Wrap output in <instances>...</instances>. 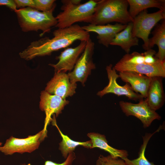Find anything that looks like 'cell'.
Segmentation results:
<instances>
[{"label":"cell","mask_w":165,"mask_h":165,"mask_svg":"<svg viewBox=\"0 0 165 165\" xmlns=\"http://www.w3.org/2000/svg\"><path fill=\"white\" fill-rule=\"evenodd\" d=\"M94 49V43L90 38L86 41L85 48L72 71L68 73L71 82L76 83L79 82L82 86H85L92 70L96 68L92 59Z\"/></svg>","instance_id":"8992f818"},{"label":"cell","mask_w":165,"mask_h":165,"mask_svg":"<svg viewBox=\"0 0 165 165\" xmlns=\"http://www.w3.org/2000/svg\"><path fill=\"white\" fill-rule=\"evenodd\" d=\"M119 75L123 81L130 84L135 92L139 93L144 98H146L152 77L131 71L119 72Z\"/></svg>","instance_id":"9a60e30c"},{"label":"cell","mask_w":165,"mask_h":165,"mask_svg":"<svg viewBox=\"0 0 165 165\" xmlns=\"http://www.w3.org/2000/svg\"><path fill=\"white\" fill-rule=\"evenodd\" d=\"M119 103L121 110L126 116H134L139 119L145 128L150 126L154 120L161 119L157 113L150 108L145 99L140 100L137 104L123 101H120Z\"/></svg>","instance_id":"ba28073f"},{"label":"cell","mask_w":165,"mask_h":165,"mask_svg":"<svg viewBox=\"0 0 165 165\" xmlns=\"http://www.w3.org/2000/svg\"><path fill=\"white\" fill-rule=\"evenodd\" d=\"M55 7L46 12H40L29 7L15 11L22 31L27 32L40 30L42 31L41 36L46 33H49L51 28L55 27L57 24V20L53 14Z\"/></svg>","instance_id":"3957f363"},{"label":"cell","mask_w":165,"mask_h":165,"mask_svg":"<svg viewBox=\"0 0 165 165\" xmlns=\"http://www.w3.org/2000/svg\"><path fill=\"white\" fill-rule=\"evenodd\" d=\"M143 53L144 56L145 62L146 64H153L159 60L155 57V55L156 52L152 49L146 51Z\"/></svg>","instance_id":"4316f807"},{"label":"cell","mask_w":165,"mask_h":165,"mask_svg":"<svg viewBox=\"0 0 165 165\" xmlns=\"http://www.w3.org/2000/svg\"><path fill=\"white\" fill-rule=\"evenodd\" d=\"M127 24L118 23L114 24H108L105 25L89 24L82 26V28L89 33L94 32L97 33V38L99 43L108 47L116 35L124 29Z\"/></svg>","instance_id":"5bb4252c"},{"label":"cell","mask_w":165,"mask_h":165,"mask_svg":"<svg viewBox=\"0 0 165 165\" xmlns=\"http://www.w3.org/2000/svg\"><path fill=\"white\" fill-rule=\"evenodd\" d=\"M152 33L153 36L149 38V49H152L155 45L158 47V50L155 55L160 60H165V20H162L160 24H157Z\"/></svg>","instance_id":"ac0fdd59"},{"label":"cell","mask_w":165,"mask_h":165,"mask_svg":"<svg viewBox=\"0 0 165 165\" xmlns=\"http://www.w3.org/2000/svg\"><path fill=\"white\" fill-rule=\"evenodd\" d=\"M51 121L52 125L57 128L62 138V140L59 143V149L64 158L66 159L68 155L73 152L78 146L82 145L85 148L91 149L92 143L90 140L86 142L75 141L71 139L67 135L64 134L57 124L55 115H54Z\"/></svg>","instance_id":"44dd1931"},{"label":"cell","mask_w":165,"mask_h":165,"mask_svg":"<svg viewBox=\"0 0 165 165\" xmlns=\"http://www.w3.org/2000/svg\"><path fill=\"white\" fill-rule=\"evenodd\" d=\"M2 145V143L1 142H0V147Z\"/></svg>","instance_id":"4dcf8cb0"},{"label":"cell","mask_w":165,"mask_h":165,"mask_svg":"<svg viewBox=\"0 0 165 165\" xmlns=\"http://www.w3.org/2000/svg\"><path fill=\"white\" fill-rule=\"evenodd\" d=\"M86 41H81L80 44L74 47H67L56 57L59 61L56 64H49L53 67L55 73L71 72L74 68L80 55L83 51L86 44Z\"/></svg>","instance_id":"4fadbf2b"},{"label":"cell","mask_w":165,"mask_h":165,"mask_svg":"<svg viewBox=\"0 0 165 165\" xmlns=\"http://www.w3.org/2000/svg\"><path fill=\"white\" fill-rule=\"evenodd\" d=\"M132 22L128 23L126 27L117 33L110 44V45L120 46L127 53H129L131 48L138 45L139 39L133 36Z\"/></svg>","instance_id":"e0dca14e"},{"label":"cell","mask_w":165,"mask_h":165,"mask_svg":"<svg viewBox=\"0 0 165 165\" xmlns=\"http://www.w3.org/2000/svg\"><path fill=\"white\" fill-rule=\"evenodd\" d=\"M129 6L128 10L133 19L142 11L155 7L165 12V0H127Z\"/></svg>","instance_id":"ffe728a7"},{"label":"cell","mask_w":165,"mask_h":165,"mask_svg":"<svg viewBox=\"0 0 165 165\" xmlns=\"http://www.w3.org/2000/svg\"><path fill=\"white\" fill-rule=\"evenodd\" d=\"M45 138L42 130L34 135H29L24 138L11 136L6 140L3 146L0 147V151L6 155H11L16 152L31 153L38 148L41 141Z\"/></svg>","instance_id":"52a82bcc"},{"label":"cell","mask_w":165,"mask_h":165,"mask_svg":"<svg viewBox=\"0 0 165 165\" xmlns=\"http://www.w3.org/2000/svg\"><path fill=\"white\" fill-rule=\"evenodd\" d=\"M127 0H98L94 13L86 23L94 25H105L112 22L123 24L133 22Z\"/></svg>","instance_id":"7a4b0ae2"},{"label":"cell","mask_w":165,"mask_h":165,"mask_svg":"<svg viewBox=\"0 0 165 165\" xmlns=\"http://www.w3.org/2000/svg\"><path fill=\"white\" fill-rule=\"evenodd\" d=\"M92 143L91 148L97 147L108 152L110 155L116 158L123 159L128 155L127 151L115 148L109 145L104 135L94 132L87 134Z\"/></svg>","instance_id":"d6986e66"},{"label":"cell","mask_w":165,"mask_h":165,"mask_svg":"<svg viewBox=\"0 0 165 165\" xmlns=\"http://www.w3.org/2000/svg\"><path fill=\"white\" fill-rule=\"evenodd\" d=\"M17 8L28 7L35 9L34 0H15Z\"/></svg>","instance_id":"83f0119b"},{"label":"cell","mask_w":165,"mask_h":165,"mask_svg":"<svg viewBox=\"0 0 165 165\" xmlns=\"http://www.w3.org/2000/svg\"><path fill=\"white\" fill-rule=\"evenodd\" d=\"M75 154L73 152L68 155L65 161L62 163H57L51 161L47 160L45 162L44 165H72L75 159ZM21 165H31V164L30 163L27 164L24 163Z\"/></svg>","instance_id":"484cf974"},{"label":"cell","mask_w":165,"mask_h":165,"mask_svg":"<svg viewBox=\"0 0 165 165\" xmlns=\"http://www.w3.org/2000/svg\"><path fill=\"white\" fill-rule=\"evenodd\" d=\"M165 19V12L159 10L156 12L148 13L147 10L141 13L134 18L132 31L133 37L142 40L143 48L149 50V35L152 29L159 21Z\"/></svg>","instance_id":"5b68a950"},{"label":"cell","mask_w":165,"mask_h":165,"mask_svg":"<svg viewBox=\"0 0 165 165\" xmlns=\"http://www.w3.org/2000/svg\"><path fill=\"white\" fill-rule=\"evenodd\" d=\"M71 2L73 4L78 5L81 4V0H70Z\"/></svg>","instance_id":"f546056e"},{"label":"cell","mask_w":165,"mask_h":165,"mask_svg":"<svg viewBox=\"0 0 165 165\" xmlns=\"http://www.w3.org/2000/svg\"><path fill=\"white\" fill-rule=\"evenodd\" d=\"M69 102L68 100H64L58 96L50 94L45 90L41 92L39 108L41 110L44 112L46 115L42 130L43 135L45 138L47 137V126L52 120V116L55 114L56 117L58 116Z\"/></svg>","instance_id":"9c48e42d"},{"label":"cell","mask_w":165,"mask_h":165,"mask_svg":"<svg viewBox=\"0 0 165 165\" xmlns=\"http://www.w3.org/2000/svg\"><path fill=\"white\" fill-rule=\"evenodd\" d=\"M95 165H125L124 160L121 158L114 157L110 155L104 156L100 155Z\"/></svg>","instance_id":"cb8c5ba5"},{"label":"cell","mask_w":165,"mask_h":165,"mask_svg":"<svg viewBox=\"0 0 165 165\" xmlns=\"http://www.w3.org/2000/svg\"><path fill=\"white\" fill-rule=\"evenodd\" d=\"M109 80L108 84L102 90L98 91L97 95L102 97L109 93H112L118 96L124 95L130 100L139 101L144 99L143 97L138 93L135 92L128 83L123 86L118 84L116 81L119 78L114 67L111 64L107 65L106 68Z\"/></svg>","instance_id":"30bf717a"},{"label":"cell","mask_w":165,"mask_h":165,"mask_svg":"<svg viewBox=\"0 0 165 165\" xmlns=\"http://www.w3.org/2000/svg\"><path fill=\"white\" fill-rule=\"evenodd\" d=\"M161 129L160 128L152 134H146L143 137V143L141 145L139 152L138 157L133 160H130L127 157L123 158L125 165H156L153 163L150 162L145 156V152L147 144L152 135Z\"/></svg>","instance_id":"7402d4cb"},{"label":"cell","mask_w":165,"mask_h":165,"mask_svg":"<svg viewBox=\"0 0 165 165\" xmlns=\"http://www.w3.org/2000/svg\"><path fill=\"white\" fill-rule=\"evenodd\" d=\"M77 85L70 81L68 74L63 72L55 73L47 83L45 90L51 94L58 96L64 100L75 93Z\"/></svg>","instance_id":"8fae6325"},{"label":"cell","mask_w":165,"mask_h":165,"mask_svg":"<svg viewBox=\"0 0 165 165\" xmlns=\"http://www.w3.org/2000/svg\"><path fill=\"white\" fill-rule=\"evenodd\" d=\"M98 0H90L78 5L73 4L70 0H62L61 9L62 11L56 17L58 28L68 27L77 22H86L93 14Z\"/></svg>","instance_id":"277c9868"},{"label":"cell","mask_w":165,"mask_h":165,"mask_svg":"<svg viewBox=\"0 0 165 165\" xmlns=\"http://www.w3.org/2000/svg\"><path fill=\"white\" fill-rule=\"evenodd\" d=\"M114 67L116 71L119 72L131 71L150 77L156 76L165 77V60L163 61L159 60L152 64L146 63L134 64L119 61Z\"/></svg>","instance_id":"7c38bea8"},{"label":"cell","mask_w":165,"mask_h":165,"mask_svg":"<svg viewBox=\"0 0 165 165\" xmlns=\"http://www.w3.org/2000/svg\"><path fill=\"white\" fill-rule=\"evenodd\" d=\"M119 61L134 64L145 63L143 53H140L137 52H134L130 54H126Z\"/></svg>","instance_id":"603a6c76"},{"label":"cell","mask_w":165,"mask_h":165,"mask_svg":"<svg viewBox=\"0 0 165 165\" xmlns=\"http://www.w3.org/2000/svg\"><path fill=\"white\" fill-rule=\"evenodd\" d=\"M163 78L159 76L152 77L146 97L145 99L150 108L155 111L162 107L165 102Z\"/></svg>","instance_id":"2e32d148"},{"label":"cell","mask_w":165,"mask_h":165,"mask_svg":"<svg viewBox=\"0 0 165 165\" xmlns=\"http://www.w3.org/2000/svg\"><path fill=\"white\" fill-rule=\"evenodd\" d=\"M35 9L42 12H46L51 10L56 6L55 0H34Z\"/></svg>","instance_id":"d4e9b609"},{"label":"cell","mask_w":165,"mask_h":165,"mask_svg":"<svg viewBox=\"0 0 165 165\" xmlns=\"http://www.w3.org/2000/svg\"><path fill=\"white\" fill-rule=\"evenodd\" d=\"M53 37H45L34 41L19 53L20 57L30 60L37 57L50 55L52 53L65 49L77 40L86 42L90 38L89 33L78 24L64 28H58L53 32Z\"/></svg>","instance_id":"6da1fadb"},{"label":"cell","mask_w":165,"mask_h":165,"mask_svg":"<svg viewBox=\"0 0 165 165\" xmlns=\"http://www.w3.org/2000/svg\"><path fill=\"white\" fill-rule=\"evenodd\" d=\"M0 6H5L14 11L17 10V6L14 0H0Z\"/></svg>","instance_id":"f1b7e54d"}]
</instances>
